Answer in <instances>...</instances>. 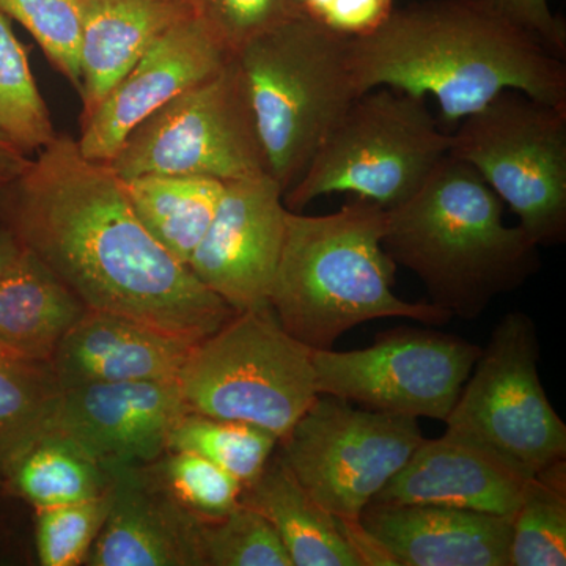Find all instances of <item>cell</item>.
<instances>
[{"label":"cell","mask_w":566,"mask_h":566,"mask_svg":"<svg viewBox=\"0 0 566 566\" xmlns=\"http://www.w3.org/2000/svg\"><path fill=\"white\" fill-rule=\"evenodd\" d=\"M240 502L270 521L293 566H364L344 523L300 485L279 453L243 486Z\"/></svg>","instance_id":"obj_21"},{"label":"cell","mask_w":566,"mask_h":566,"mask_svg":"<svg viewBox=\"0 0 566 566\" xmlns=\"http://www.w3.org/2000/svg\"><path fill=\"white\" fill-rule=\"evenodd\" d=\"M31 163V156L24 155L0 137V189L21 177Z\"/></svg>","instance_id":"obj_36"},{"label":"cell","mask_w":566,"mask_h":566,"mask_svg":"<svg viewBox=\"0 0 566 566\" xmlns=\"http://www.w3.org/2000/svg\"><path fill=\"white\" fill-rule=\"evenodd\" d=\"M349 39L315 18L285 22L233 54L266 163L283 196L356 98Z\"/></svg>","instance_id":"obj_5"},{"label":"cell","mask_w":566,"mask_h":566,"mask_svg":"<svg viewBox=\"0 0 566 566\" xmlns=\"http://www.w3.org/2000/svg\"><path fill=\"white\" fill-rule=\"evenodd\" d=\"M0 137L31 156L57 137L24 46L0 11ZM32 158V156H31Z\"/></svg>","instance_id":"obj_28"},{"label":"cell","mask_w":566,"mask_h":566,"mask_svg":"<svg viewBox=\"0 0 566 566\" xmlns=\"http://www.w3.org/2000/svg\"><path fill=\"white\" fill-rule=\"evenodd\" d=\"M422 441L415 417L354 409L319 394L275 450L323 509L356 523Z\"/></svg>","instance_id":"obj_10"},{"label":"cell","mask_w":566,"mask_h":566,"mask_svg":"<svg viewBox=\"0 0 566 566\" xmlns=\"http://www.w3.org/2000/svg\"><path fill=\"white\" fill-rule=\"evenodd\" d=\"M0 11L20 22L51 65L80 91L81 0H0Z\"/></svg>","instance_id":"obj_31"},{"label":"cell","mask_w":566,"mask_h":566,"mask_svg":"<svg viewBox=\"0 0 566 566\" xmlns=\"http://www.w3.org/2000/svg\"><path fill=\"white\" fill-rule=\"evenodd\" d=\"M482 348L463 338L397 327L363 349H314L316 390L386 415L446 422Z\"/></svg>","instance_id":"obj_12"},{"label":"cell","mask_w":566,"mask_h":566,"mask_svg":"<svg viewBox=\"0 0 566 566\" xmlns=\"http://www.w3.org/2000/svg\"><path fill=\"white\" fill-rule=\"evenodd\" d=\"M382 248L452 318H479L542 264L534 240L520 226H505L504 203L493 189L452 155L412 196L386 208Z\"/></svg>","instance_id":"obj_3"},{"label":"cell","mask_w":566,"mask_h":566,"mask_svg":"<svg viewBox=\"0 0 566 566\" xmlns=\"http://www.w3.org/2000/svg\"><path fill=\"white\" fill-rule=\"evenodd\" d=\"M528 476L494 450L446 431L438 439L423 438L371 502L455 506L512 517Z\"/></svg>","instance_id":"obj_17"},{"label":"cell","mask_w":566,"mask_h":566,"mask_svg":"<svg viewBox=\"0 0 566 566\" xmlns=\"http://www.w3.org/2000/svg\"><path fill=\"white\" fill-rule=\"evenodd\" d=\"M386 208L357 199L323 216L286 212L270 305L286 333L312 349L334 348L342 335L379 318L424 324L452 319L431 303L394 293L395 264L382 248Z\"/></svg>","instance_id":"obj_4"},{"label":"cell","mask_w":566,"mask_h":566,"mask_svg":"<svg viewBox=\"0 0 566 566\" xmlns=\"http://www.w3.org/2000/svg\"><path fill=\"white\" fill-rule=\"evenodd\" d=\"M202 566H293L270 521L243 504L200 524Z\"/></svg>","instance_id":"obj_29"},{"label":"cell","mask_w":566,"mask_h":566,"mask_svg":"<svg viewBox=\"0 0 566 566\" xmlns=\"http://www.w3.org/2000/svg\"><path fill=\"white\" fill-rule=\"evenodd\" d=\"M566 565V461L528 476L512 516L510 566Z\"/></svg>","instance_id":"obj_26"},{"label":"cell","mask_w":566,"mask_h":566,"mask_svg":"<svg viewBox=\"0 0 566 566\" xmlns=\"http://www.w3.org/2000/svg\"><path fill=\"white\" fill-rule=\"evenodd\" d=\"M81 117L164 33L193 17L189 0H81Z\"/></svg>","instance_id":"obj_20"},{"label":"cell","mask_w":566,"mask_h":566,"mask_svg":"<svg viewBox=\"0 0 566 566\" xmlns=\"http://www.w3.org/2000/svg\"><path fill=\"white\" fill-rule=\"evenodd\" d=\"M107 486L109 476L102 464L70 439L50 434L21 458L2 490L43 510L102 497Z\"/></svg>","instance_id":"obj_25"},{"label":"cell","mask_w":566,"mask_h":566,"mask_svg":"<svg viewBox=\"0 0 566 566\" xmlns=\"http://www.w3.org/2000/svg\"><path fill=\"white\" fill-rule=\"evenodd\" d=\"M0 226L93 311L132 316L199 344L233 311L134 212L122 178L57 136L0 189Z\"/></svg>","instance_id":"obj_1"},{"label":"cell","mask_w":566,"mask_h":566,"mask_svg":"<svg viewBox=\"0 0 566 566\" xmlns=\"http://www.w3.org/2000/svg\"><path fill=\"white\" fill-rule=\"evenodd\" d=\"M394 9V0H333L318 21L346 36H360L375 31Z\"/></svg>","instance_id":"obj_35"},{"label":"cell","mask_w":566,"mask_h":566,"mask_svg":"<svg viewBox=\"0 0 566 566\" xmlns=\"http://www.w3.org/2000/svg\"><path fill=\"white\" fill-rule=\"evenodd\" d=\"M109 495L54 509L36 510L35 549L40 565L77 566L102 531Z\"/></svg>","instance_id":"obj_32"},{"label":"cell","mask_w":566,"mask_h":566,"mask_svg":"<svg viewBox=\"0 0 566 566\" xmlns=\"http://www.w3.org/2000/svg\"><path fill=\"white\" fill-rule=\"evenodd\" d=\"M359 526L387 565L510 566L512 517L455 506L370 502Z\"/></svg>","instance_id":"obj_18"},{"label":"cell","mask_w":566,"mask_h":566,"mask_svg":"<svg viewBox=\"0 0 566 566\" xmlns=\"http://www.w3.org/2000/svg\"><path fill=\"white\" fill-rule=\"evenodd\" d=\"M506 21L535 36L547 51L565 59L566 25L564 18L551 10L547 0H479Z\"/></svg>","instance_id":"obj_34"},{"label":"cell","mask_w":566,"mask_h":566,"mask_svg":"<svg viewBox=\"0 0 566 566\" xmlns=\"http://www.w3.org/2000/svg\"><path fill=\"white\" fill-rule=\"evenodd\" d=\"M24 253L20 241L6 227L0 226V281L17 266Z\"/></svg>","instance_id":"obj_37"},{"label":"cell","mask_w":566,"mask_h":566,"mask_svg":"<svg viewBox=\"0 0 566 566\" xmlns=\"http://www.w3.org/2000/svg\"><path fill=\"white\" fill-rule=\"evenodd\" d=\"M147 468L178 504L202 520H218L240 505L243 483L197 453L167 450Z\"/></svg>","instance_id":"obj_30"},{"label":"cell","mask_w":566,"mask_h":566,"mask_svg":"<svg viewBox=\"0 0 566 566\" xmlns=\"http://www.w3.org/2000/svg\"><path fill=\"white\" fill-rule=\"evenodd\" d=\"M126 196L148 233L188 264L210 229L226 181L199 175H140L122 180Z\"/></svg>","instance_id":"obj_23"},{"label":"cell","mask_w":566,"mask_h":566,"mask_svg":"<svg viewBox=\"0 0 566 566\" xmlns=\"http://www.w3.org/2000/svg\"><path fill=\"white\" fill-rule=\"evenodd\" d=\"M109 510L84 564L202 566L200 524L167 493L147 465H103Z\"/></svg>","instance_id":"obj_16"},{"label":"cell","mask_w":566,"mask_h":566,"mask_svg":"<svg viewBox=\"0 0 566 566\" xmlns=\"http://www.w3.org/2000/svg\"><path fill=\"white\" fill-rule=\"evenodd\" d=\"M450 145L452 134L439 126L424 98L371 88L331 126L283 203L301 211L319 197L348 192L394 207L420 188Z\"/></svg>","instance_id":"obj_6"},{"label":"cell","mask_w":566,"mask_h":566,"mask_svg":"<svg viewBox=\"0 0 566 566\" xmlns=\"http://www.w3.org/2000/svg\"><path fill=\"white\" fill-rule=\"evenodd\" d=\"M87 307L33 253L0 281V352L50 364Z\"/></svg>","instance_id":"obj_22"},{"label":"cell","mask_w":566,"mask_h":566,"mask_svg":"<svg viewBox=\"0 0 566 566\" xmlns=\"http://www.w3.org/2000/svg\"><path fill=\"white\" fill-rule=\"evenodd\" d=\"M175 381L188 411L255 424L277 439L319 395L314 349L283 329L271 305L237 312L193 345Z\"/></svg>","instance_id":"obj_7"},{"label":"cell","mask_w":566,"mask_h":566,"mask_svg":"<svg viewBox=\"0 0 566 566\" xmlns=\"http://www.w3.org/2000/svg\"><path fill=\"white\" fill-rule=\"evenodd\" d=\"M61 395L50 364L0 352V488L21 458L54 433Z\"/></svg>","instance_id":"obj_24"},{"label":"cell","mask_w":566,"mask_h":566,"mask_svg":"<svg viewBox=\"0 0 566 566\" xmlns=\"http://www.w3.org/2000/svg\"><path fill=\"white\" fill-rule=\"evenodd\" d=\"M286 212L282 188L270 175L227 181L189 270L233 311L266 307L281 259Z\"/></svg>","instance_id":"obj_13"},{"label":"cell","mask_w":566,"mask_h":566,"mask_svg":"<svg viewBox=\"0 0 566 566\" xmlns=\"http://www.w3.org/2000/svg\"><path fill=\"white\" fill-rule=\"evenodd\" d=\"M193 345L132 316L87 308L63 337L51 368L62 390L177 379Z\"/></svg>","instance_id":"obj_19"},{"label":"cell","mask_w":566,"mask_h":566,"mask_svg":"<svg viewBox=\"0 0 566 566\" xmlns=\"http://www.w3.org/2000/svg\"><path fill=\"white\" fill-rule=\"evenodd\" d=\"M535 323L510 312L482 348L447 417L449 433L494 450L534 475L566 458V424L539 379Z\"/></svg>","instance_id":"obj_9"},{"label":"cell","mask_w":566,"mask_h":566,"mask_svg":"<svg viewBox=\"0 0 566 566\" xmlns=\"http://www.w3.org/2000/svg\"><path fill=\"white\" fill-rule=\"evenodd\" d=\"M331 2H333V0H303V6L308 17L318 20L319 14L323 13L324 9H326Z\"/></svg>","instance_id":"obj_39"},{"label":"cell","mask_w":566,"mask_h":566,"mask_svg":"<svg viewBox=\"0 0 566 566\" xmlns=\"http://www.w3.org/2000/svg\"><path fill=\"white\" fill-rule=\"evenodd\" d=\"M186 411L175 379L71 387L62 390L52 434L102 465H147L166 452Z\"/></svg>","instance_id":"obj_15"},{"label":"cell","mask_w":566,"mask_h":566,"mask_svg":"<svg viewBox=\"0 0 566 566\" xmlns=\"http://www.w3.org/2000/svg\"><path fill=\"white\" fill-rule=\"evenodd\" d=\"M450 134L449 155L474 167L538 248L565 243V106L505 91Z\"/></svg>","instance_id":"obj_8"},{"label":"cell","mask_w":566,"mask_h":566,"mask_svg":"<svg viewBox=\"0 0 566 566\" xmlns=\"http://www.w3.org/2000/svg\"><path fill=\"white\" fill-rule=\"evenodd\" d=\"M230 57L199 18L178 22L134 63L91 114L81 117L76 142L82 156L111 163L139 123L218 73Z\"/></svg>","instance_id":"obj_14"},{"label":"cell","mask_w":566,"mask_h":566,"mask_svg":"<svg viewBox=\"0 0 566 566\" xmlns=\"http://www.w3.org/2000/svg\"><path fill=\"white\" fill-rule=\"evenodd\" d=\"M193 17L230 55L256 36L305 17L303 0H189Z\"/></svg>","instance_id":"obj_33"},{"label":"cell","mask_w":566,"mask_h":566,"mask_svg":"<svg viewBox=\"0 0 566 566\" xmlns=\"http://www.w3.org/2000/svg\"><path fill=\"white\" fill-rule=\"evenodd\" d=\"M357 95L376 87L433 96L458 125L505 91L566 107L564 59L479 0H423L349 39Z\"/></svg>","instance_id":"obj_2"},{"label":"cell","mask_w":566,"mask_h":566,"mask_svg":"<svg viewBox=\"0 0 566 566\" xmlns=\"http://www.w3.org/2000/svg\"><path fill=\"white\" fill-rule=\"evenodd\" d=\"M107 166L122 180L159 174L227 182L268 175L233 55L218 73L139 123Z\"/></svg>","instance_id":"obj_11"},{"label":"cell","mask_w":566,"mask_h":566,"mask_svg":"<svg viewBox=\"0 0 566 566\" xmlns=\"http://www.w3.org/2000/svg\"><path fill=\"white\" fill-rule=\"evenodd\" d=\"M7 497H11V495L7 494L6 491L0 488V502ZM10 535L9 521H7L6 512L0 509V558L6 556L7 549L10 547Z\"/></svg>","instance_id":"obj_38"},{"label":"cell","mask_w":566,"mask_h":566,"mask_svg":"<svg viewBox=\"0 0 566 566\" xmlns=\"http://www.w3.org/2000/svg\"><path fill=\"white\" fill-rule=\"evenodd\" d=\"M277 444L274 434L255 424L186 411L170 431L167 450L197 453L248 485L262 474Z\"/></svg>","instance_id":"obj_27"}]
</instances>
